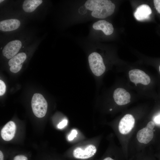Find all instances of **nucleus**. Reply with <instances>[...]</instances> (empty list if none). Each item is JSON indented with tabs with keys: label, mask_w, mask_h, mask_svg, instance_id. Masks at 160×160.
<instances>
[{
	"label": "nucleus",
	"mask_w": 160,
	"mask_h": 160,
	"mask_svg": "<svg viewBox=\"0 0 160 160\" xmlns=\"http://www.w3.org/2000/svg\"><path fill=\"white\" fill-rule=\"evenodd\" d=\"M135 119L132 115L127 114L120 120L119 129L120 132L122 134L129 133L134 126Z\"/></svg>",
	"instance_id": "0eeeda50"
},
{
	"label": "nucleus",
	"mask_w": 160,
	"mask_h": 160,
	"mask_svg": "<svg viewBox=\"0 0 160 160\" xmlns=\"http://www.w3.org/2000/svg\"><path fill=\"white\" fill-rule=\"evenodd\" d=\"M26 58V55L24 52L18 53L11 58L8 62L10 71L14 73L19 71Z\"/></svg>",
	"instance_id": "9d476101"
},
{
	"label": "nucleus",
	"mask_w": 160,
	"mask_h": 160,
	"mask_svg": "<svg viewBox=\"0 0 160 160\" xmlns=\"http://www.w3.org/2000/svg\"><path fill=\"white\" fill-rule=\"evenodd\" d=\"M4 1V0H0V3L1 2H2V1Z\"/></svg>",
	"instance_id": "5701e85b"
},
{
	"label": "nucleus",
	"mask_w": 160,
	"mask_h": 160,
	"mask_svg": "<svg viewBox=\"0 0 160 160\" xmlns=\"http://www.w3.org/2000/svg\"><path fill=\"white\" fill-rule=\"evenodd\" d=\"M159 72H160V65L159 67Z\"/></svg>",
	"instance_id": "b1692460"
},
{
	"label": "nucleus",
	"mask_w": 160,
	"mask_h": 160,
	"mask_svg": "<svg viewBox=\"0 0 160 160\" xmlns=\"http://www.w3.org/2000/svg\"><path fill=\"white\" fill-rule=\"evenodd\" d=\"M6 90V86L4 82L0 80V95H3L5 93Z\"/></svg>",
	"instance_id": "dca6fc26"
},
{
	"label": "nucleus",
	"mask_w": 160,
	"mask_h": 160,
	"mask_svg": "<svg viewBox=\"0 0 160 160\" xmlns=\"http://www.w3.org/2000/svg\"><path fill=\"white\" fill-rule=\"evenodd\" d=\"M68 123V120L65 119L60 122L57 126L59 129H62L67 125Z\"/></svg>",
	"instance_id": "6ab92c4d"
},
{
	"label": "nucleus",
	"mask_w": 160,
	"mask_h": 160,
	"mask_svg": "<svg viewBox=\"0 0 160 160\" xmlns=\"http://www.w3.org/2000/svg\"><path fill=\"white\" fill-rule=\"evenodd\" d=\"M20 21L16 19L2 20L0 22V30L4 31H9L17 29L20 26Z\"/></svg>",
	"instance_id": "4468645a"
},
{
	"label": "nucleus",
	"mask_w": 160,
	"mask_h": 160,
	"mask_svg": "<svg viewBox=\"0 0 160 160\" xmlns=\"http://www.w3.org/2000/svg\"><path fill=\"white\" fill-rule=\"evenodd\" d=\"M92 27L95 30H100L106 35H109L113 31L112 25L104 20H99L94 23Z\"/></svg>",
	"instance_id": "ddd939ff"
},
{
	"label": "nucleus",
	"mask_w": 160,
	"mask_h": 160,
	"mask_svg": "<svg viewBox=\"0 0 160 160\" xmlns=\"http://www.w3.org/2000/svg\"><path fill=\"white\" fill-rule=\"evenodd\" d=\"M31 107L34 115L39 118L46 115L47 109V103L44 96L39 93L34 94L32 98Z\"/></svg>",
	"instance_id": "f03ea898"
},
{
	"label": "nucleus",
	"mask_w": 160,
	"mask_h": 160,
	"mask_svg": "<svg viewBox=\"0 0 160 160\" xmlns=\"http://www.w3.org/2000/svg\"><path fill=\"white\" fill-rule=\"evenodd\" d=\"M130 81L135 84L141 83L144 85L148 84L151 81L149 76L143 71L138 69H134L129 72Z\"/></svg>",
	"instance_id": "423d86ee"
},
{
	"label": "nucleus",
	"mask_w": 160,
	"mask_h": 160,
	"mask_svg": "<svg viewBox=\"0 0 160 160\" xmlns=\"http://www.w3.org/2000/svg\"><path fill=\"white\" fill-rule=\"evenodd\" d=\"M152 13L150 7L146 4H142L138 6L134 13V16L138 21H141L148 19Z\"/></svg>",
	"instance_id": "9b49d317"
},
{
	"label": "nucleus",
	"mask_w": 160,
	"mask_h": 160,
	"mask_svg": "<svg viewBox=\"0 0 160 160\" xmlns=\"http://www.w3.org/2000/svg\"><path fill=\"white\" fill-rule=\"evenodd\" d=\"M87 9L92 11V16L96 18H104L114 12L115 6L110 0H88L84 4Z\"/></svg>",
	"instance_id": "f257e3e1"
},
{
	"label": "nucleus",
	"mask_w": 160,
	"mask_h": 160,
	"mask_svg": "<svg viewBox=\"0 0 160 160\" xmlns=\"http://www.w3.org/2000/svg\"><path fill=\"white\" fill-rule=\"evenodd\" d=\"M154 120L156 123L160 124V114L155 116Z\"/></svg>",
	"instance_id": "412c9836"
},
{
	"label": "nucleus",
	"mask_w": 160,
	"mask_h": 160,
	"mask_svg": "<svg viewBox=\"0 0 160 160\" xmlns=\"http://www.w3.org/2000/svg\"><path fill=\"white\" fill-rule=\"evenodd\" d=\"M13 160H28L27 156L23 154H18L14 156Z\"/></svg>",
	"instance_id": "f3484780"
},
{
	"label": "nucleus",
	"mask_w": 160,
	"mask_h": 160,
	"mask_svg": "<svg viewBox=\"0 0 160 160\" xmlns=\"http://www.w3.org/2000/svg\"><path fill=\"white\" fill-rule=\"evenodd\" d=\"M153 3L156 9L160 14V0H154Z\"/></svg>",
	"instance_id": "aec40b11"
},
{
	"label": "nucleus",
	"mask_w": 160,
	"mask_h": 160,
	"mask_svg": "<svg viewBox=\"0 0 160 160\" xmlns=\"http://www.w3.org/2000/svg\"><path fill=\"white\" fill-rule=\"evenodd\" d=\"M96 151V147L90 144L84 147H76L73 151V155L74 157L77 159H87L93 156Z\"/></svg>",
	"instance_id": "39448f33"
},
{
	"label": "nucleus",
	"mask_w": 160,
	"mask_h": 160,
	"mask_svg": "<svg viewBox=\"0 0 160 160\" xmlns=\"http://www.w3.org/2000/svg\"><path fill=\"white\" fill-rule=\"evenodd\" d=\"M103 160H114L110 157H108L105 158Z\"/></svg>",
	"instance_id": "4be33fe9"
},
{
	"label": "nucleus",
	"mask_w": 160,
	"mask_h": 160,
	"mask_svg": "<svg viewBox=\"0 0 160 160\" xmlns=\"http://www.w3.org/2000/svg\"><path fill=\"white\" fill-rule=\"evenodd\" d=\"M16 129V125L13 121H10L8 122L1 131L2 138L6 141L10 140L15 136Z\"/></svg>",
	"instance_id": "f8f14e48"
},
{
	"label": "nucleus",
	"mask_w": 160,
	"mask_h": 160,
	"mask_svg": "<svg viewBox=\"0 0 160 160\" xmlns=\"http://www.w3.org/2000/svg\"><path fill=\"white\" fill-rule=\"evenodd\" d=\"M77 134V131L75 129L72 130L71 133L68 137V139L69 140H72L76 137Z\"/></svg>",
	"instance_id": "a211bd4d"
},
{
	"label": "nucleus",
	"mask_w": 160,
	"mask_h": 160,
	"mask_svg": "<svg viewBox=\"0 0 160 160\" xmlns=\"http://www.w3.org/2000/svg\"><path fill=\"white\" fill-rule=\"evenodd\" d=\"M88 61L92 71L96 76H100L105 72L106 68L103 58L98 53H91L88 57Z\"/></svg>",
	"instance_id": "7ed1b4c3"
},
{
	"label": "nucleus",
	"mask_w": 160,
	"mask_h": 160,
	"mask_svg": "<svg viewBox=\"0 0 160 160\" xmlns=\"http://www.w3.org/2000/svg\"><path fill=\"white\" fill-rule=\"evenodd\" d=\"M155 124L152 121H150L145 128L139 130L137 133V138L141 143L146 144L152 139L154 135Z\"/></svg>",
	"instance_id": "20e7f679"
},
{
	"label": "nucleus",
	"mask_w": 160,
	"mask_h": 160,
	"mask_svg": "<svg viewBox=\"0 0 160 160\" xmlns=\"http://www.w3.org/2000/svg\"><path fill=\"white\" fill-rule=\"evenodd\" d=\"M21 46L22 43L19 40L11 41L4 47L2 51L3 55L7 58L11 59L18 53Z\"/></svg>",
	"instance_id": "6e6552de"
},
{
	"label": "nucleus",
	"mask_w": 160,
	"mask_h": 160,
	"mask_svg": "<svg viewBox=\"0 0 160 160\" xmlns=\"http://www.w3.org/2000/svg\"><path fill=\"white\" fill-rule=\"evenodd\" d=\"M112 110V109H110V111H111Z\"/></svg>",
	"instance_id": "393cba45"
},
{
	"label": "nucleus",
	"mask_w": 160,
	"mask_h": 160,
	"mask_svg": "<svg viewBox=\"0 0 160 160\" xmlns=\"http://www.w3.org/2000/svg\"><path fill=\"white\" fill-rule=\"evenodd\" d=\"M113 97L116 103L120 105L127 104L130 101V94L122 88H119L115 90Z\"/></svg>",
	"instance_id": "1a4fd4ad"
},
{
	"label": "nucleus",
	"mask_w": 160,
	"mask_h": 160,
	"mask_svg": "<svg viewBox=\"0 0 160 160\" xmlns=\"http://www.w3.org/2000/svg\"><path fill=\"white\" fill-rule=\"evenodd\" d=\"M42 2V0H26L23 5L24 10L27 12H33Z\"/></svg>",
	"instance_id": "2eb2a0df"
}]
</instances>
